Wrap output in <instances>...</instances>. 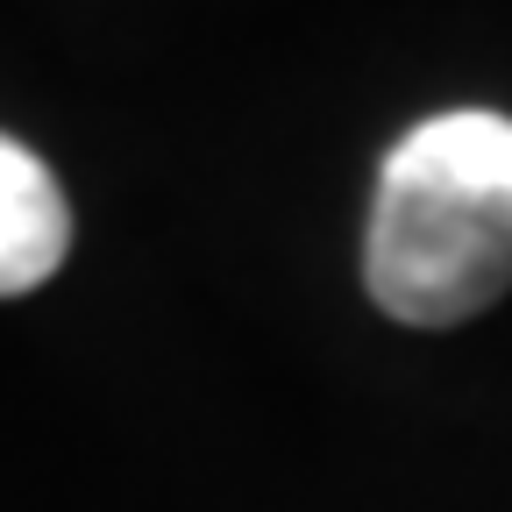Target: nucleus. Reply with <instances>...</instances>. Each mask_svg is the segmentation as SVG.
Masks as SVG:
<instances>
[{
  "label": "nucleus",
  "mask_w": 512,
  "mask_h": 512,
  "mask_svg": "<svg viewBox=\"0 0 512 512\" xmlns=\"http://www.w3.org/2000/svg\"><path fill=\"white\" fill-rule=\"evenodd\" d=\"M363 285L406 328H456L512 285V121L448 107L392 143L370 200Z\"/></svg>",
  "instance_id": "nucleus-1"
},
{
  "label": "nucleus",
  "mask_w": 512,
  "mask_h": 512,
  "mask_svg": "<svg viewBox=\"0 0 512 512\" xmlns=\"http://www.w3.org/2000/svg\"><path fill=\"white\" fill-rule=\"evenodd\" d=\"M64 249H72V207L57 171L15 136H0V299L36 292L64 264Z\"/></svg>",
  "instance_id": "nucleus-2"
}]
</instances>
